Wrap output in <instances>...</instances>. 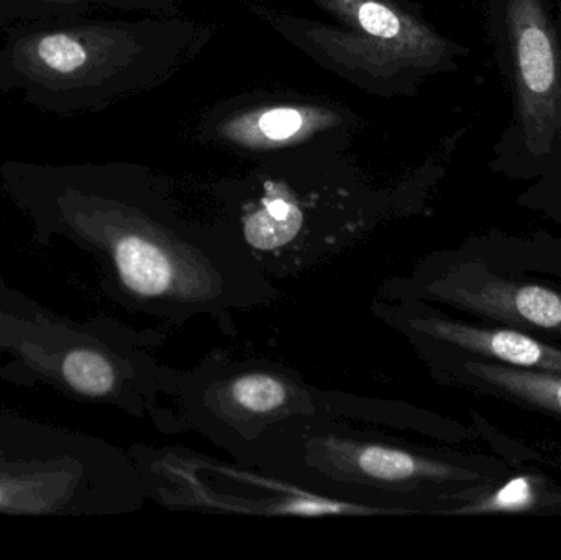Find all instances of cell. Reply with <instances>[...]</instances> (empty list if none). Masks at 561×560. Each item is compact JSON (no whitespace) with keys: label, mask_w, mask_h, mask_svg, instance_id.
Returning <instances> with one entry per match:
<instances>
[{"label":"cell","mask_w":561,"mask_h":560,"mask_svg":"<svg viewBox=\"0 0 561 560\" xmlns=\"http://www.w3.org/2000/svg\"><path fill=\"white\" fill-rule=\"evenodd\" d=\"M0 187L33 239L88 253L111 301L171 325L209 318L236 335V316L280 292L232 226H194L170 213L145 181L115 167L7 160Z\"/></svg>","instance_id":"cell-1"},{"label":"cell","mask_w":561,"mask_h":560,"mask_svg":"<svg viewBox=\"0 0 561 560\" xmlns=\"http://www.w3.org/2000/svg\"><path fill=\"white\" fill-rule=\"evenodd\" d=\"M164 334L99 316L76 321L45 308L0 275V381L48 387L69 400L107 404L150 420L167 434L183 433L174 408L178 368L153 348Z\"/></svg>","instance_id":"cell-2"},{"label":"cell","mask_w":561,"mask_h":560,"mask_svg":"<svg viewBox=\"0 0 561 560\" xmlns=\"http://www.w3.org/2000/svg\"><path fill=\"white\" fill-rule=\"evenodd\" d=\"M237 464L381 516L424 512L460 472L385 427L306 418L263 431Z\"/></svg>","instance_id":"cell-3"},{"label":"cell","mask_w":561,"mask_h":560,"mask_svg":"<svg viewBox=\"0 0 561 560\" xmlns=\"http://www.w3.org/2000/svg\"><path fill=\"white\" fill-rule=\"evenodd\" d=\"M174 407L194 431L233 462L268 427L287 420H336L385 430H424L411 404L352 391L327 390L283 362L214 351L178 375Z\"/></svg>","instance_id":"cell-4"},{"label":"cell","mask_w":561,"mask_h":560,"mask_svg":"<svg viewBox=\"0 0 561 560\" xmlns=\"http://www.w3.org/2000/svg\"><path fill=\"white\" fill-rule=\"evenodd\" d=\"M147 502L130 450L0 408V515L108 518Z\"/></svg>","instance_id":"cell-5"},{"label":"cell","mask_w":561,"mask_h":560,"mask_svg":"<svg viewBox=\"0 0 561 560\" xmlns=\"http://www.w3.org/2000/svg\"><path fill=\"white\" fill-rule=\"evenodd\" d=\"M140 28L88 15L15 23L0 32V94L55 115L101 111L144 72Z\"/></svg>","instance_id":"cell-6"},{"label":"cell","mask_w":561,"mask_h":560,"mask_svg":"<svg viewBox=\"0 0 561 560\" xmlns=\"http://www.w3.org/2000/svg\"><path fill=\"white\" fill-rule=\"evenodd\" d=\"M131 457L147 487L148 500L174 512L230 516H381L368 506L339 502L290 485L259 469L226 462L183 446L134 444Z\"/></svg>","instance_id":"cell-7"},{"label":"cell","mask_w":561,"mask_h":560,"mask_svg":"<svg viewBox=\"0 0 561 560\" xmlns=\"http://www.w3.org/2000/svg\"><path fill=\"white\" fill-rule=\"evenodd\" d=\"M516 59L526 94L534 101L552 99L559 81L556 48L530 0L517 3Z\"/></svg>","instance_id":"cell-8"},{"label":"cell","mask_w":561,"mask_h":560,"mask_svg":"<svg viewBox=\"0 0 561 560\" xmlns=\"http://www.w3.org/2000/svg\"><path fill=\"white\" fill-rule=\"evenodd\" d=\"M348 16L362 32L371 38L392 43L396 48L405 45L412 48L415 38L412 26L396 10L379 0H348Z\"/></svg>","instance_id":"cell-9"},{"label":"cell","mask_w":561,"mask_h":560,"mask_svg":"<svg viewBox=\"0 0 561 560\" xmlns=\"http://www.w3.org/2000/svg\"><path fill=\"white\" fill-rule=\"evenodd\" d=\"M513 308L539 328L561 329V298L550 289L524 286L514 293Z\"/></svg>","instance_id":"cell-10"},{"label":"cell","mask_w":561,"mask_h":560,"mask_svg":"<svg viewBox=\"0 0 561 560\" xmlns=\"http://www.w3.org/2000/svg\"><path fill=\"white\" fill-rule=\"evenodd\" d=\"M306 127V115L296 108H273L256 118V132L270 141H283Z\"/></svg>","instance_id":"cell-11"},{"label":"cell","mask_w":561,"mask_h":560,"mask_svg":"<svg viewBox=\"0 0 561 560\" xmlns=\"http://www.w3.org/2000/svg\"><path fill=\"white\" fill-rule=\"evenodd\" d=\"M534 493L529 480L516 479L507 483L504 489L494 496L493 502L488 503V510H504V512H517L533 505Z\"/></svg>","instance_id":"cell-12"}]
</instances>
